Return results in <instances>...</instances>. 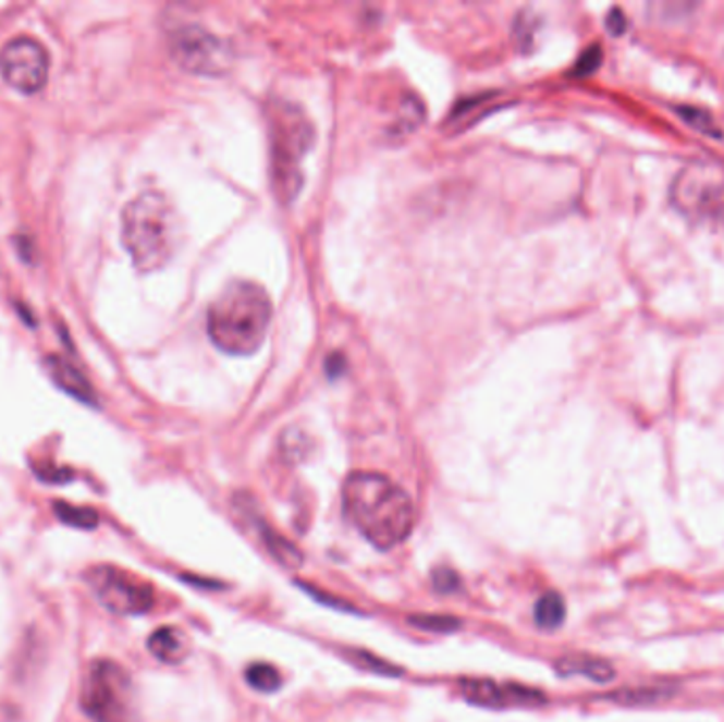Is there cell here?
Masks as SVG:
<instances>
[{
  "instance_id": "4",
  "label": "cell",
  "mask_w": 724,
  "mask_h": 722,
  "mask_svg": "<svg viewBox=\"0 0 724 722\" xmlns=\"http://www.w3.org/2000/svg\"><path fill=\"white\" fill-rule=\"evenodd\" d=\"M269 136L275 195L289 204L299 195L304 185L302 159L314 145V125L297 105L278 100L269 111Z\"/></svg>"
},
{
  "instance_id": "20",
  "label": "cell",
  "mask_w": 724,
  "mask_h": 722,
  "mask_svg": "<svg viewBox=\"0 0 724 722\" xmlns=\"http://www.w3.org/2000/svg\"><path fill=\"white\" fill-rule=\"evenodd\" d=\"M432 587L441 593H452L459 589V578L454 571L450 568H439V571L432 572Z\"/></svg>"
},
{
  "instance_id": "12",
  "label": "cell",
  "mask_w": 724,
  "mask_h": 722,
  "mask_svg": "<svg viewBox=\"0 0 724 722\" xmlns=\"http://www.w3.org/2000/svg\"><path fill=\"white\" fill-rule=\"evenodd\" d=\"M555 668L562 676H585V678H589L593 683H600V685H606V683L614 681V668L610 665L609 661L591 657V654L562 657L555 663Z\"/></svg>"
},
{
  "instance_id": "16",
  "label": "cell",
  "mask_w": 724,
  "mask_h": 722,
  "mask_svg": "<svg viewBox=\"0 0 724 722\" xmlns=\"http://www.w3.org/2000/svg\"><path fill=\"white\" fill-rule=\"evenodd\" d=\"M246 683L253 686L255 690H261V693H273L282 686V676L280 672L269 665V663H253L248 665L246 670Z\"/></svg>"
},
{
  "instance_id": "21",
  "label": "cell",
  "mask_w": 724,
  "mask_h": 722,
  "mask_svg": "<svg viewBox=\"0 0 724 722\" xmlns=\"http://www.w3.org/2000/svg\"><path fill=\"white\" fill-rule=\"evenodd\" d=\"M600 60H602V53H600V47L596 45V47H591V49H587L582 53V58L574 66V73L576 75H589V73H593L598 69Z\"/></svg>"
},
{
  "instance_id": "17",
  "label": "cell",
  "mask_w": 724,
  "mask_h": 722,
  "mask_svg": "<svg viewBox=\"0 0 724 722\" xmlns=\"http://www.w3.org/2000/svg\"><path fill=\"white\" fill-rule=\"evenodd\" d=\"M56 515L75 528H94L98 524V515L91 509H83V506H73V504H64L58 502L56 504Z\"/></svg>"
},
{
  "instance_id": "15",
  "label": "cell",
  "mask_w": 724,
  "mask_h": 722,
  "mask_svg": "<svg viewBox=\"0 0 724 722\" xmlns=\"http://www.w3.org/2000/svg\"><path fill=\"white\" fill-rule=\"evenodd\" d=\"M566 619V602L557 591H547L533 607V621L540 629H557Z\"/></svg>"
},
{
  "instance_id": "10",
  "label": "cell",
  "mask_w": 724,
  "mask_h": 722,
  "mask_svg": "<svg viewBox=\"0 0 724 722\" xmlns=\"http://www.w3.org/2000/svg\"><path fill=\"white\" fill-rule=\"evenodd\" d=\"M462 695L483 708H511V706H544L547 699L540 690L521 685H495L486 678H466L459 683Z\"/></svg>"
},
{
  "instance_id": "2",
  "label": "cell",
  "mask_w": 724,
  "mask_h": 722,
  "mask_svg": "<svg viewBox=\"0 0 724 722\" xmlns=\"http://www.w3.org/2000/svg\"><path fill=\"white\" fill-rule=\"evenodd\" d=\"M121 242L132 264L151 273L170 264L181 242V219L161 191H143L121 212Z\"/></svg>"
},
{
  "instance_id": "7",
  "label": "cell",
  "mask_w": 724,
  "mask_h": 722,
  "mask_svg": "<svg viewBox=\"0 0 724 722\" xmlns=\"http://www.w3.org/2000/svg\"><path fill=\"white\" fill-rule=\"evenodd\" d=\"M170 56L187 73L193 75H219L228 69V45L210 30L185 24L170 35Z\"/></svg>"
},
{
  "instance_id": "6",
  "label": "cell",
  "mask_w": 724,
  "mask_h": 722,
  "mask_svg": "<svg viewBox=\"0 0 724 722\" xmlns=\"http://www.w3.org/2000/svg\"><path fill=\"white\" fill-rule=\"evenodd\" d=\"M98 602L121 616L145 614L155 607L151 583L138 578L132 572L114 566H94L85 574Z\"/></svg>"
},
{
  "instance_id": "18",
  "label": "cell",
  "mask_w": 724,
  "mask_h": 722,
  "mask_svg": "<svg viewBox=\"0 0 724 722\" xmlns=\"http://www.w3.org/2000/svg\"><path fill=\"white\" fill-rule=\"evenodd\" d=\"M409 623L424 632H434V634H452L462 627L456 616H443V614H414L409 616Z\"/></svg>"
},
{
  "instance_id": "19",
  "label": "cell",
  "mask_w": 724,
  "mask_h": 722,
  "mask_svg": "<svg viewBox=\"0 0 724 722\" xmlns=\"http://www.w3.org/2000/svg\"><path fill=\"white\" fill-rule=\"evenodd\" d=\"M678 113L683 114L688 125H692L697 132H703L708 136H719L721 130L714 125V119L712 114L705 113V111H699V109H690V107H680Z\"/></svg>"
},
{
  "instance_id": "13",
  "label": "cell",
  "mask_w": 724,
  "mask_h": 722,
  "mask_svg": "<svg viewBox=\"0 0 724 722\" xmlns=\"http://www.w3.org/2000/svg\"><path fill=\"white\" fill-rule=\"evenodd\" d=\"M255 528H257V533H259V538L263 540V544H266L269 555H271L278 564H282V566L289 568V571L302 568V564H304V553H302L291 540H286L282 534L275 533L271 526H267L266 522H263L261 517H257V515H255Z\"/></svg>"
},
{
  "instance_id": "5",
  "label": "cell",
  "mask_w": 724,
  "mask_h": 722,
  "mask_svg": "<svg viewBox=\"0 0 724 722\" xmlns=\"http://www.w3.org/2000/svg\"><path fill=\"white\" fill-rule=\"evenodd\" d=\"M81 708L94 722H132V681L111 659L94 661L81 686Z\"/></svg>"
},
{
  "instance_id": "22",
  "label": "cell",
  "mask_w": 724,
  "mask_h": 722,
  "mask_svg": "<svg viewBox=\"0 0 724 722\" xmlns=\"http://www.w3.org/2000/svg\"><path fill=\"white\" fill-rule=\"evenodd\" d=\"M606 26H609L610 33H612L614 37H618V35L625 33V28H627V20H625V15H623L618 9H612V11H610L609 20H606Z\"/></svg>"
},
{
  "instance_id": "9",
  "label": "cell",
  "mask_w": 724,
  "mask_h": 722,
  "mask_svg": "<svg viewBox=\"0 0 724 722\" xmlns=\"http://www.w3.org/2000/svg\"><path fill=\"white\" fill-rule=\"evenodd\" d=\"M0 75L9 87L33 96L47 85L49 56L37 38H11L0 51Z\"/></svg>"
},
{
  "instance_id": "14",
  "label": "cell",
  "mask_w": 724,
  "mask_h": 722,
  "mask_svg": "<svg viewBox=\"0 0 724 722\" xmlns=\"http://www.w3.org/2000/svg\"><path fill=\"white\" fill-rule=\"evenodd\" d=\"M149 650L163 663H181L189 654V640L179 627H159L149 638Z\"/></svg>"
},
{
  "instance_id": "1",
  "label": "cell",
  "mask_w": 724,
  "mask_h": 722,
  "mask_svg": "<svg viewBox=\"0 0 724 722\" xmlns=\"http://www.w3.org/2000/svg\"><path fill=\"white\" fill-rule=\"evenodd\" d=\"M343 513L376 549L405 542L416 528L412 495L380 473L356 470L343 481Z\"/></svg>"
},
{
  "instance_id": "8",
  "label": "cell",
  "mask_w": 724,
  "mask_h": 722,
  "mask_svg": "<svg viewBox=\"0 0 724 722\" xmlns=\"http://www.w3.org/2000/svg\"><path fill=\"white\" fill-rule=\"evenodd\" d=\"M674 206L690 219H714L724 215V176L710 166H690L674 181Z\"/></svg>"
},
{
  "instance_id": "11",
  "label": "cell",
  "mask_w": 724,
  "mask_h": 722,
  "mask_svg": "<svg viewBox=\"0 0 724 722\" xmlns=\"http://www.w3.org/2000/svg\"><path fill=\"white\" fill-rule=\"evenodd\" d=\"M47 369H49L53 381L64 392L75 396L76 401H83L87 405H96V394H94L91 383L76 369L71 360H66L62 356H49L47 358Z\"/></svg>"
},
{
  "instance_id": "3",
  "label": "cell",
  "mask_w": 724,
  "mask_h": 722,
  "mask_svg": "<svg viewBox=\"0 0 724 722\" xmlns=\"http://www.w3.org/2000/svg\"><path fill=\"white\" fill-rule=\"evenodd\" d=\"M271 299L263 286L250 280H233L208 309V335L233 356L255 354L271 325Z\"/></svg>"
}]
</instances>
